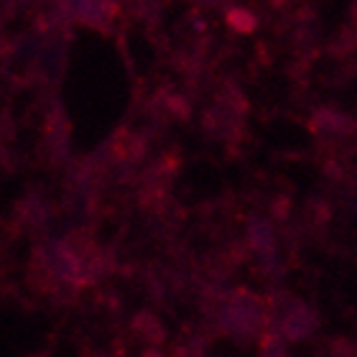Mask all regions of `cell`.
I'll list each match as a JSON object with an SVG mask.
<instances>
[{
  "mask_svg": "<svg viewBox=\"0 0 357 357\" xmlns=\"http://www.w3.org/2000/svg\"><path fill=\"white\" fill-rule=\"evenodd\" d=\"M317 321H319V317H317V312H314L312 306L296 298L289 306V312L283 314L278 321H273V324L278 327V332H281V337L286 342H296V340H304V337L312 335Z\"/></svg>",
  "mask_w": 357,
  "mask_h": 357,
  "instance_id": "obj_1",
  "label": "cell"
},
{
  "mask_svg": "<svg viewBox=\"0 0 357 357\" xmlns=\"http://www.w3.org/2000/svg\"><path fill=\"white\" fill-rule=\"evenodd\" d=\"M248 248H250V253H258L261 255H271L275 253V232H273V225L268 222V220H255L250 225V232H248Z\"/></svg>",
  "mask_w": 357,
  "mask_h": 357,
  "instance_id": "obj_2",
  "label": "cell"
},
{
  "mask_svg": "<svg viewBox=\"0 0 357 357\" xmlns=\"http://www.w3.org/2000/svg\"><path fill=\"white\" fill-rule=\"evenodd\" d=\"M133 332L141 340H146V342L151 344H158V342H164V327H161V321L153 317V314L149 312H143L138 314L133 319Z\"/></svg>",
  "mask_w": 357,
  "mask_h": 357,
  "instance_id": "obj_3",
  "label": "cell"
},
{
  "mask_svg": "<svg viewBox=\"0 0 357 357\" xmlns=\"http://www.w3.org/2000/svg\"><path fill=\"white\" fill-rule=\"evenodd\" d=\"M304 220L306 225H314V227H321L332 220V204L321 197H314V199H306L304 204Z\"/></svg>",
  "mask_w": 357,
  "mask_h": 357,
  "instance_id": "obj_4",
  "label": "cell"
},
{
  "mask_svg": "<svg viewBox=\"0 0 357 357\" xmlns=\"http://www.w3.org/2000/svg\"><path fill=\"white\" fill-rule=\"evenodd\" d=\"M357 49V26H344L340 29L335 38H332V44H329V54L337 56V59H344L347 54H352Z\"/></svg>",
  "mask_w": 357,
  "mask_h": 357,
  "instance_id": "obj_5",
  "label": "cell"
},
{
  "mask_svg": "<svg viewBox=\"0 0 357 357\" xmlns=\"http://www.w3.org/2000/svg\"><path fill=\"white\" fill-rule=\"evenodd\" d=\"M225 18H227V26L238 33H253L258 29V15L253 10H245V8H230Z\"/></svg>",
  "mask_w": 357,
  "mask_h": 357,
  "instance_id": "obj_6",
  "label": "cell"
},
{
  "mask_svg": "<svg viewBox=\"0 0 357 357\" xmlns=\"http://www.w3.org/2000/svg\"><path fill=\"white\" fill-rule=\"evenodd\" d=\"M291 212H294V202H291L289 194L273 197V202H271V215H273L275 220H281V222H289Z\"/></svg>",
  "mask_w": 357,
  "mask_h": 357,
  "instance_id": "obj_7",
  "label": "cell"
},
{
  "mask_svg": "<svg viewBox=\"0 0 357 357\" xmlns=\"http://www.w3.org/2000/svg\"><path fill=\"white\" fill-rule=\"evenodd\" d=\"M143 357H164V355H161V352H156V350H149Z\"/></svg>",
  "mask_w": 357,
  "mask_h": 357,
  "instance_id": "obj_8",
  "label": "cell"
},
{
  "mask_svg": "<svg viewBox=\"0 0 357 357\" xmlns=\"http://www.w3.org/2000/svg\"><path fill=\"white\" fill-rule=\"evenodd\" d=\"M352 18H355V26H357V3L352 6Z\"/></svg>",
  "mask_w": 357,
  "mask_h": 357,
  "instance_id": "obj_9",
  "label": "cell"
}]
</instances>
